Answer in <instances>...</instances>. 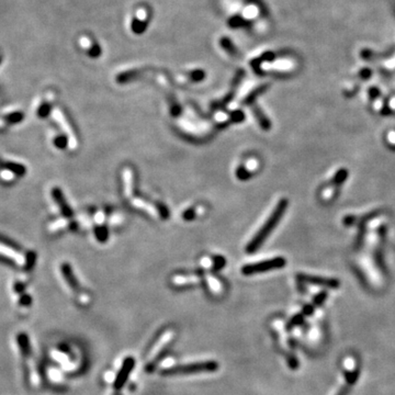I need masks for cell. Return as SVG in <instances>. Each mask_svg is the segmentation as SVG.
<instances>
[{"label": "cell", "mask_w": 395, "mask_h": 395, "mask_svg": "<svg viewBox=\"0 0 395 395\" xmlns=\"http://www.w3.org/2000/svg\"><path fill=\"white\" fill-rule=\"evenodd\" d=\"M13 343H15L17 355L21 363L24 382L27 387L36 389L40 384V374L37 369L36 361H34L31 339L27 332L17 331L13 337Z\"/></svg>", "instance_id": "cell-1"}, {"label": "cell", "mask_w": 395, "mask_h": 395, "mask_svg": "<svg viewBox=\"0 0 395 395\" xmlns=\"http://www.w3.org/2000/svg\"><path fill=\"white\" fill-rule=\"evenodd\" d=\"M287 207H288V200L281 199L278 202V204H277V206L275 207L271 216H270L266 221V223L262 225L258 233L254 236V238L248 242V245L246 247L247 253H254L261 246V244L267 239L270 233H271L275 230V227L279 224V222L282 219L283 214H285Z\"/></svg>", "instance_id": "cell-2"}, {"label": "cell", "mask_w": 395, "mask_h": 395, "mask_svg": "<svg viewBox=\"0 0 395 395\" xmlns=\"http://www.w3.org/2000/svg\"><path fill=\"white\" fill-rule=\"evenodd\" d=\"M219 369V364L216 361L195 362L187 364H178L165 368L161 371L162 376H181V374H195L204 372H214Z\"/></svg>", "instance_id": "cell-3"}, {"label": "cell", "mask_w": 395, "mask_h": 395, "mask_svg": "<svg viewBox=\"0 0 395 395\" xmlns=\"http://www.w3.org/2000/svg\"><path fill=\"white\" fill-rule=\"evenodd\" d=\"M286 266V259L282 257H276L272 259L263 260L256 263H251V265H246L241 268V272L245 276H251L256 274H261L269 271L272 269H279Z\"/></svg>", "instance_id": "cell-4"}, {"label": "cell", "mask_w": 395, "mask_h": 395, "mask_svg": "<svg viewBox=\"0 0 395 395\" xmlns=\"http://www.w3.org/2000/svg\"><path fill=\"white\" fill-rule=\"evenodd\" d=\"M134 366H135V360L133 357L126 358V360H124V362L122 363L121 369L119 372H117L116 378L113 382L114 390L120 391L121 389H123V386L126 385V383L128 382L131 372L133 371V369H134Z\"/></svg>", "instance_id": "cell-5"}, {"label": "cell", "mask_w": 395, "mask_h": 395, "mask_svg": "<svg viewBox=\"0 0 395 395\" xmlns=\"http://www.w3.org/2000/svg\"><path fill=\"white\" fill-rule=\"evenodd\" d=\"M297 279H299L301 282L310 283V285L322 286V287L331 288V289L339 287V281L337 279L324 278V277L310 276V275H299V276H297Z\"/></svg>", "instance_id": "cell-6"}, {"label": "cell", "mask_w": 395, "mask_h": 395, "mask_svg": "<svg viewBox=\"0 0 395 395\" xmlns=\"http://www.w3.org/2000/svg\"><path fill=\"white\" fill-rule=\"evenodd\" d=\"M52 197L54 198L55 201H56L57 205L59 206V209L65 218L73 217V210H72V207L67 204L63 192H62L58 188H54L52 190Z\"/></svg>", "instance_id": "cell-7"}, {"label": "cell", "mask_w": 395, "mask_h": 395, "mask_svg": "<svg viewBox=\"0 0 395 395\" xmlns=\"http://www.w3.org/2000/svg\"><path fill=\"white\" fill-rule=\"evenodd\" d=\"M60 271H62V275H63V277H64L65 281L67 282V285L71 287L74 291H78L80 289V286H79L77 279H76L73 269L71 266L68 265V263L65 262L60 266Z\"/></svg>", "instance_id": "cell-8"}, {"label": "cell", "mask_w": 395, "mask_h": 395, "mask_svg": "<svg viewBox=\"0 0 395 395\" xmlns=\"http://www.w3.org/2000/svg\"><path fill=\"white\" fill-rule=\"evenodd\" d=\"M54 117L59 122L60 127H63V129L66 131V134L68 135V142H69L68 146L71 148H75L76 145H77V142H76V136L74 134L73 129L68 126V123L64 117V115L62 114L59 111H56V112H55V114H54Z\"/></svg>", "instance_id": "cell-9"}, {"label": "cell", "mask_w": 395, "mask_h": 395, "mask_svg": "<svg viewBox=\"0 0 395 395\" xmlns=\"http://www.w3.org/2000/svg\"><path fill=\"white\" fill-rule=\"evenodd\" d=\"M253 113H254V116L256 117V120L258 121L261 129L269 130L270 128H271V123H270L269 119L265 115V113H263L262 111L260 110V108H258L257 106H255L253 108Z\"/></svg>", "instance_id": "cell-10"}, {"label": "cell", "mask_w": 395, "mask_h": 395, "mask_svg": "<svg viewBox=\"0 0 395 395\" xmlns=\"http://www.w3.org/2000/svg\"><path fill=\"white\" fill-rule=\"evenodd\" d=\"M132 204H133L134 206H136L137 209H143V210H146L151 217L154 218H157L159 212L155 209V207L153 205H150L149 203H146L145 201H143L142 199H138V198H135L132 200Z\"/></svg>", "instance_id": "cell-11"}, {"label": "cell", "mask_w": 395, "mask_h": 395, "mask_svg": "<svg viewBox=\"0 0 395 395\" xmlns=\"http://www.w3.org/2000/svg\"><path fill=\"white\" fill-rule=\"evenodd\" d=\"M123 181H124V193L127 197H131L132 195V185H133V172L130 168L124 169L123 171Z\"/></svg>", "instance_id": "cell-12"}, {"label": "cell", "mask_w": 395, "mask_h": 395, "mask_svg": "<svg viewBox=\"0 0 395 395\" xmlns=\"http://www.w3.org/2000/svg\"><path fill=\"white\" fill-rule=\"evenodd\" d=\"M32 299L27 293H21L19 294V297L17 299V307L20 310H26L31 307Z\"/></svg>", "instance_id": "cell-13"}, {"label": "cell", "mask_w": 395, "mask_h": 395, "mask_svg": "<svg viewBox=\"0 0 395 395\" xmlns=\"http://www.w3.org/2000/svg\"><path fill=\"white\" fill-rule=\"evenodd\" d=\"M267 87H268V85H263V86H260L258 88H256L255 90H253V92L247 96L245 102L247 103V105H251V103H253L254 100L257 98L258 95H260V94H262L263 92H265V90L267 89Z\"/></svg>", "instance_id": "cell-14"}, {"label": "cell", "mask_w": 395, "mask_h": 395, "mask_svg": "<svg viewBox=\"0 0 395 395\" xmlns=\"http://www.w3.org/2000/svg\"><path fill=\"white\" fill-rule=\"evenodd\" d=\"M252 172L249 171L245 166H240V167L236 170V177L239 179V180H246L248 179L249 177H251Z\"/></svg>", "instance_id": "cell-15"}, {"label": "cell", "mask_w": 395, "mask_h": 395, "mask_svg": "<svg viewBox=\"0 0 395 395\" xmlns=\"http://www.w3.org/2000/svg\"><path fill=\"white\" fill-rule=\"evenodd\" d=\"M347 176H348L347 170H346V169H341V170H339V171L337 172V174H336L335 178L332 179V183L336 184V185L342 184V183L345 181L346 178H347Z\"/></svg>", "instance_id": "cell-16"}, {"label": "cell", "mask_w": 395, "mask_h": 395, "mask_svg": "<svg viewBox=\"0 0 395 395\" xmlns=\"http://www.w3.org/2000/svg\"><path fill=\"white\" fill-rule=\"evenodd\" d=\"M54 144H55V146H56V147H58L60 149H64L67 146V145H69V142H68V138L66 136H64V135L62 136L60 135V136L55 138Z\"/></svg>", "instance_id": "cell-17"}, {"label": "cell", "mask_w": 395, "mask_h": 395, "mask_svg": "<svg viewBox=\"0 0 395 395\" xmlns=\"http://www.w3.org/2000/svg\"><path fill=\"white\" fill-rule=\"evenodd\" d=\"M96 237L100 241H106L108 239V231L105 227H98L96 230Z\"/></svg>", "instance_id": "cell-18"}, {"label": "cell", "mask_w": 395, "mask_h": 395, "mask_svg": "<svg viewBox=\"0 0 395 395\" xmlns=\"http://www.w3.org/2000/svg\"><path fill=\"white\" fill-rule=\"evenodd\" d=\"M51 111V106L48 105V103H43L42 106H41L38 110V113H39V116L40 117H45L48 113H50Z\"/></svg>", "instance_id": "cell-19"}, {"label": "cell", "mask_w": 395, "mask_h": 395, "mask_svg": "<svg viewBox=\"0 0 395 395\" xmlns=\"http://www.w3.org/2000/svg\"><path fill=\"white\" fill-rule=\"evenodd\" d=\"M231 119L234 122L239 123V122L245 120V114H244V112H241V111H239V110L238 111H235V112H233L231 114Z\"/></svg>", "instance_id": "cell-20"}, {"label": "cell", "mask_w": 395, "mask_h": 395, "mask_svg": "<svg viewBox=\"0 0 395 395\" xmlns=\"http://www.w3.org/2000/svg\"><path fill=\"white\" fill-rule=\"evenodd\" d=\"M222 46H223L226 51L230 52L231 54H233L235 52V48L234 46L232 45V42L230 40H226V39H223L222 40Z\"/></svg>", "instance_id": "cell-21"}, {"label": "cell", "mask_w": 395, "mask_h": 395, "mask_svg": "<svg viewBox=\"0 0 395 395\" xmlns=\"http://www.w3.org/2000/svg\"><path fill=\"white\" fill-rule=\"evenodd\" d=\"M197 214L198 213H197V211L195 209H189V210H187L186 212H184L183 218L186 219L187 221H191L193 218L197 216Z\"/></svg>", "instance_id": "cell-22"}, {"label": "cell", "mask_w": 395, "mask_h": 395, "mask_svg": "<svg viewBox=\"0 0 395 395\" xmlns=\"http://www.w3.org/2000/svg\"><path fill=\"white\" fill-rule=\"evenodd\" d=\"M224 265H225V259L223 257H221V256H220V257L214 258L213 266L216 267L217 269H221Z\"/></svg>", "instance_id": "cell-23"}, {"label": "cell", "mask_w": 395, "mask_h": 395, "mask_svg": "<svg viewBox=\"0 0 395 395\" xmlns=\"http://www.w3.org/2000/svg\"><path fill=\"white\" fill-rule=\"evenodd\" d=\"M216 117H217V120H218V122H220V123H222V122H225L226 120H227V114H225V113H218L217 115H216Z\"/></svg>", "instance_id": "cell-24"}, {"label": "cell", "mask_w": 395, "mask_h": 395, "mask_svg": "<svg viewBox=\"0 0 395 395\" xmlns=\"http://www.w3.org/2000/svg\"><path fill=\"white\" fill-rule=\"evenodd\" d=\"M103 220H105V214H103L102 212H98L96 214V222L97 223H102Z\"/></svg>", "instance_id": "cell-25"}, {"label": "cell", "mask_w": 395, "mask_h": 395, "mask_svg": "<svg viewBox=\"0 0 395 395\" xmlns=\"http://www.w3.org/2000/svg\"><path fill=\"white\" fill-rule=\"evenodd\" d=\"M203 76H204V74L202 72L198 71V72H195L192 74V78L196 79V80H200V79L203 78Z\"/></svg>", "instance_id": "cell-26"}, {"label": "cell", "mask_w": 395, "mask_h": 395, "mask_svg": "<svg viewBox=\"0 0 395 395\" xmlns=\"http://www.w3.org/2000/svg\"><path fill=\"white\" fill-rule=\"evenodd\" d=\"M325 297H326V293H325V292H322L320 295H318L317 297H316V299H315V304H321L324 300H325Z\"/></svg>", "instance_id": "cell-27"}, {"label": "cell", "mask_w": 395, "mask_h": 395, "mask_svg": "<svg viewBox=\"0 0 395 395\" xmlns=\"http://www.w3.org/2000/svg\"><path fill=\"white\" fill-rule=\"evenodd\" d=\"M348 391H349V386H346V387H344V389H342L341 391H339L337 395H347Z\"/></svg>", "instance_id": "cell-28"}, {"label": "cell", "mask_w": 395, "mask_h": 395, "mask_svg": "<svg viewBox=\"0 0 395 395\" xmlns=\"http://www.w3.org/2000/svg\"><path fill=\"white\" fill-rule=\"evenodd\" d=\"M114 395H121V394H120V393H115Z\"/></svg>", "instance_id": "cell-29"}, {"label": "cell", "mask_w": 395, "mask_h": 395, "mask_svg": "<svg viewBox=\"0 0 395 395\" xmlns=\"http://www.w3.org/2000/svg\"><path fill=\"white\" fill-rule=\"evenodd\" d=\"M0 62H2V58H0Z\"/></svg>", "instance_id": "cell-30"}]
</instances>
